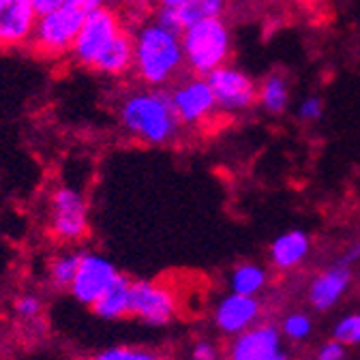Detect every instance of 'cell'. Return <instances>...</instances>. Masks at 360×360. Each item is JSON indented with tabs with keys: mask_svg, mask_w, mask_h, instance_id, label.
I'll return each instance as SVG.
<instances>
[{
	"mask_svg": "<svg viewBox=\"0 0 360 360\" xmlns=\"http://www.w3.org/2000/svg\"><path fill=\"white\" fill-rule=\"evenodd\" d=\"M118 122L129 138L148 146L169 144L180 131L169 93L153 86L135 88L120 99Z\"/></svg>",
	"mask_w": 360,
	"mask_h": 360,
	"instance_id": "cell-1",
	"label": "cell"
},
{
	"mask_svg": "<svg viewBox=\"0 0 360 360\" xmlns=\"http://www.w3.org/2000/svg\"><path fill=\"white\" fill-rule=\"evenodd\" d=\"M133 73L144 86L163 88L185 69V52L180 32L159 24L144 22L131 32Z\"/></svg>",
	"mask_w": 360,
	"mask_h": 360,
	"instance_id": "cell-2",
	"label": "cell"
},
{
	"mask_svg": "<svg viewBox=\"0 0 360 360\" xmlns=\"http://www.w3.org/2000/svg\"><path fill=\"white\" fill-rule=\"evenodd\" d=\"M103 7H108V0H65L56 9L39 15L30 45L48 58L71 54L84 20Z\"/></svg>",
	"mask_w": 360,
	"mask_h": 360,
	"instance_id": "cell-3",
	"label": "cell"
},
{
	"mask_svg": "<svg viewBox=\"0 0 360 360\" xmlns=\"http://www.w3.org/2000/svg\"><path fill=\"white\" fill-rule=\"evenodd\" d=\"M185 52V67L195 75H210L228 65L232 54V32L221 18L195 22L180 32Z\"/></svg>",
	"mask_w": 360,
	"mask_h": 360,
	"instance_id": "cell-4",
	"label": "cell"
},
{
	"mask_svg": "<svg viewBox=\"0 0 360 360\" xmlns=\"http://www.w3.org/2000/svg\"><path fill=\"white\" fill-rule=\"evenodd\" d=\"M122 30L127 28L122 26V20L116 11H112L110 7L97 9L84 20L71 48V58L79 67L95 69L99 58L105 54V50Z\"/></svg>",
	"mask_w": 360,
	"mask_h": 360,
	"instance_id": "cell-5",
	"label": "cell"
},
{
	"mask_svg": "<svg viewBox=\"0 0 360 360\" xmlns=\"http://www.w3.org/2000/svg\"><path fill=\"white\" fill-rule=\"evenodd\" d=\"M206 77L212 88L217 110L225 114H240L257 103V84L243 69L223 65Z\"/></svg>",
	"mask_w": 360,
	"mask_h": 360,
	"instance_id": "cell-6",
	"label": "cell"
},
{
	"mask_svg": "<svg viewBox=\"0 0 360 360\" xmlns=\"http://www.w3.org/2000/svg\"><path fill=\"white\" fill-rule=\"evenodd\" d=\"M169 99L180 127H200L217 112L212 88L204 75L193 73L187 79H180L169 90Z\"/></svg>",
	"mask_w": 360,
	"mask_h": 360,
	"instance_id": "cell-7",
	"label": "cell"
},
{
	"mask_svg": "<svg viewBox=\"0 0 360 360\" xmlns=\"http://www.w3.org/2000/svg\"><path fill=\"white\" fill-rule=\"evenodd\" d=\"M50 230L58 240L75 243L88 232L86 198L69 185L58 187L50 202Z\"/></svg>",
	"mask_w": 360,
	"mask_h": 360,
	"instance_id": "cell-8",
	"label": "cell"
},
{
	"mask_svg": "<svg viewBox=\"0 0 360 360\" xmlns=\"http://www.w3.org/2000/svg\"><path fill=\"white\" fill-rule=\"evenodd\" d=\"M116 279H118V270L108 257H103L101 253L84 251V253H79L77 270H75V277H73L69 292L82 304L93 307L97 302V298Z\"/></svg>",
	"mask_w": 360,
	"mask_h": 360,
	"instance_id": "cell-9",
	"label": "cell"
},
{
	"mask_svg": "<svg viewBox=\"0 0 360 360\" xmlns=\"http://www.w3.org/2000/svg\"><path fill=\"white\" fill-rule=\"evenodd\" d=\"M129 313L150 326H165L176 313V296L161 283L131 281Z\"/></svg>",
	"mask_w": 360,
	"mask_h": 360,
	"instance_id": "cell-10",
	"label": "cell"
},
{
	"mask_svg": "<svg viewBox=\"0 0 360 360\" xmlns=\"http://www.w3.org/2000/svg\"><path fill=\"white\" fill-rule=\"evenodd\" d=\"M39 13L30 0H0V50H18L32 41Z\"/></svg>",
	"mask_w": 360,
	"mask_h": 360,
	"instance_id": "cell-11",
	"label": "cell"
},
{
	"mask_svg": "<svg viewBox=\"0 0 360 360\" xmlns=\"http://www.w3.org/2000/svg\"><path fill=\"white\" fill-rule=\"evenodd\" d=\"M279 352V330L270 324H259L236 335L230 347V360H273Z\"/></svg>",
	"mask_w": 360,
	"mask_h": 360,
	"instance_id": "cell-12",
	"label": "cell"
},
{
	"mask_svg": "<svg viewBox=\"0 0 360 360\" xmlns=\"http://www.w3.org/2000/svg\"><path fill=\"white\" fill-rule=\"evenodd\" d=\"M257 318H259V302L255 300V296H245L236 292L225 296L214 311L217 326L228 335H240L243 330L251 328Z\"/></svg>",
	"mask_w": 360,
	"mask_h": 360,
	"instance_id": "cell-13",
	"label": "cell"
},
{
	"mask_svg": "<svg viewBox=\"0 0 360 360\" xmlns=\"http://www.w3.org/2000/svg\"><path fill=\"white\" fill-rule=\"evenodd\" d=\"M225 11V0H183L178 7H159L157 11V22L183 32L187 26L210 20V18H221Z\"/></svg>",
	"mask_w": 360,
	"mask_h": 360,
	"instance_id": "cell-14",
	"label": "cell"
},
{
	"mask_svg": "<svg viewBox=\"0 0 360 360\" xmlns=\"http://www.w3.org/2000/svg\"><path fill=\"white\" fill-rule=\"evenodd\" d=\"M349 268L345 264L333 266L324 273H320L313 279L311 288H309V300L318 311H326L330 307H335L341 296L347 292L349 288Z\"/></svg>",
	"mask_w": 360,
	"mask_h": 360,
	"instance_id": "cell-15",
	"label": "cell"
},
{
	"mask_svg": "<svg viewBox=\"0 0 360 360\" xmlns=\"http://www.w3.org/2000/svg\"><path fill=\"white\" fill-rule=\"evenodd\" d=\"M311 251V240L300 230H290L279 234L273 245H270V262H273L279 270H292Z\"/></svg>",
	"mask_w": 360,
	"mask_h": 360,
	"instance_id": "cell-16",
	"label": "cell"
},
{
	"mask_svg": "<svg viewBox=\"0 0 360 360\" xmlns=\"http://www.w3.org/2000/svg\"><path fill=\"white\" fill-rule=\"evenodd\" d=\"M95 71L110 75V77H120V75L133 71V37L129 30H122L114 39V43L95 65Z\"/></svg>",
	"mask_w": 360,
	"mask_h": 360,
	"instance_id": "cell-17",
	"label": "cell"
},
{
	"mask_svg": "<svg viewBox=\"0 0 360 360\" xmlns=\"http://www.w3.org/2000/svg\"><path fill=\"white\" fill-rule=\"evenodd\" d=\"M257 103L270 116L283 114L290 105V84L285 75L281 73L266 75L257 86Z\"/></svg>",
	"mask_w": 360,
	"mask_h": 360,
	"instance_id": "cell-18",
	"label": "cell"
},
{
	"mask_svg": "<svg viewBox=\"0 0 360 360\" xmlns=\"http://www.w3.org/2000/svg\"><path fill=\"white\" fill-rule=\"evenodd\" d=\"M129 298H131V281L122 275L97 298L93 311L103 320H118L129 313Z\"/></svg>",
	"mask_w": 360,
	"mask_h": 360,
	"instance_id": "cell-19",
	"label": "cell"
},
{
	"mask_svg": "<svg viewBox=\"0 0 360 360\" xmlns=\"http://www.w3.org/2000/svg\"><path fill=\"white\" fill-rule=\"evenodd\" d=\"M268 281L266 270L257 264H240L234 268V273L230 277L232 292L245 294V296H255L264 290Z\"/></svg>",
	"mask_w": 360,
	"mask_h": 360,
	"instance_id": "cell-20",
	"label": "cell"
},
{
	"mask_svg": "<svg viewBox=\"0 0 360 360\" xmlns=\"http://www.w3.org/2000/svg\"><path fill=\"white\" fill-rule=\"evenodd\" d=\"M77 262H79V253H63V255H56L50 262L48 277H50L54 288H60V290L71 288L75 270H77Z\"/></svg>",
	"mask_w": 360,
	"mask_h": 360,
	"instance_id": "cell-21",
	"label": "cell"
},
{
	"mask_svg": "<svg viewBox=\"0 0 360 360\" xmlns=\"http://www.w3.org/2000/svg\"><path fill=\"white\" fill-rule=\"evenodd\" d=\"M95 360H165V358H161L148 349H135V347L120 345V347L103 349Z\"/></svg>",
	"mask_w": 360,
	"mask_h": 360,
	"instance_id": "cell-22",
	"label": "cell"
},
{
	"mask_svg": "<svg viewBox=\"0 0 360 360\" xmlns=\"http://www.w3.org/2000/svg\"><path fill=\"white\" fill-rule=\"evenodd\" d=\"M335 339L343 345H356L360 343V313L345 315V318L335 328Z\"/></svg>",
	"mask_w": 360,
	"mask_h": 360,
	"instance_id": "cell-23",
	"label": "cell"
},
{
	"mask_svg": "<svg viewBox=\"0 0 360 360\" xmlns=\"http://www.w3.org/2000/svg\"><path fill=\"white\" fill-rule=\"evenodd\" d=\"M281 328H283L285 337H290L294 341H302L311 333V320L307 318L304 313H292V315H288V318L283 320Z\"/></svg>",
	"mask_w": 360,
	"mask_h": 360,
	"instance_id": "cell-24",
	"label": "cell"
},
{
	"mask_svg": "<svg viewBox=\"0 0 360 360\" xmlns=\"http://www.w3.org/2000/svg\"><path fill=\"white\" fill-rule=\"evenodd\" d=\"M324 116V101L320 97H315V95H309L300 101L298 105V118L302 122H315V120H320Z\"/></svg>",
	"mask_w": 360,
	"mask_h": 360,
	"instance_id": "cell-25",
	"label": "cell"
},
{
	"mask_svg": "<svg viewBox=\"0 0 360 360\" xmlns=\"http://www.w3.org/2000/svg\"><path fill=\"white\" fill-rule=\"evenodd\" d=\"M15 311H18L20 318H24V320H34L37 315H39V311H41V300H39L37 296L26 294V296L18 298Z\"/></svg>",
	"mask_w": 360,
	"mask_h": 360,
	"instance_id": "cell-26",
	"label": "cell"
},
{
	"mask_svg": "<svg viewBox=\"0 0 360 360\" xmlns=\"http://www.w3.org/2000/svg\"><path fill=\"white\" fill-rule=\"evenodd\" d=\"M318 360H345V345L341 341H328L318 352Z\"/></svg>",
	"mask_w": 360,
	"mask_h": 360,
	"instance_id": "cell-27",
	"label": "cell"
},
{
	"mask_svg": "<svg viewBox=\"0 0 360 360\" xmlns=\"http://www.w3.org/2000/svg\"><path fill=\"white\" fill-rule=\"evenodd\" d=\"M191 356H193V360H219V358H217V347H214L212 343H208V341L195 343Z\"/></svg>",
	"mask_w": 360,
	"mask_h": 360,
	"instance_id": "cell-28",
	"label": "cell"
},
{
	"mask_svg": "<svg viewBox=\"0 0 360 360\" xmlns=\"http://www.w3.org/2000/svg\"><path fill=\"white\" fill-rule=\"evenodd\" d=\"M32 3V7L37 9V13L41 15V13H48V11H52V9H56L58 5H63L65 0H30Z\"/></svg>",
	"mask_w": 360,
	"mask_h": 360,
	"instance_id": "cell-29",
	"label": "cell"
},
{
	"mask_svg": "<svg viewBox=\"0 0 360 360\" xmlns=\"http://www.w3.org/2000/svg\"><path fill=\"white\" fill-rule=\"evenodd\" d=\"M356 259H360V243H354V245H349L347 247V251H345V255H343V259H341V264H352V262H356Z\"/></svg>",
	"mask_w": 360,
	"mask_h": 360,
	"instance_id": "cell-30",
	"label": "cell"
},
{
	"mask_svg": "<svg viewBox=\"0 0 360 360\" xmlns=\"http://www.w3.org/2000/svg\"><path fill=\"white\" fill-rule=\"evenodd\" d=\"M183 0H159V7H178Z\"/></svg>",
	"mask_w": 360,
	"mask_h": 360,
	"instance_id": "cell-31",
	"label": "cell"
},
{
	"mask_svg": "<svg viewBox=\"0 0 360 360\" xmlns=\"http://www.w3.org/2000/svg\"><path fill=\"white\" fill-rule=\"evenodd\" d=\"M273 360H290V358H288V356H285L283 352H279V354H277V356H275Z\"/></svg>",
	"mask_w": 360,
	"mask_h": 360,
	"instance_id": "cell-32",
	"label": "cell"
},
{
	"mask_svg": "<svg viewBox=\"0 0 360 360\" xmlns=\"http://www.w3.org/2000/svg\"><path fill=\"white\" fill-rule=\"evenodd\" d=\"M311 3H324V0H311Z\"/></svg>",
	"mask_w": 360,
	"mask_h": 360,
	"instance_id": "cell-33",
	"label": "cell"
}]
</instances>
